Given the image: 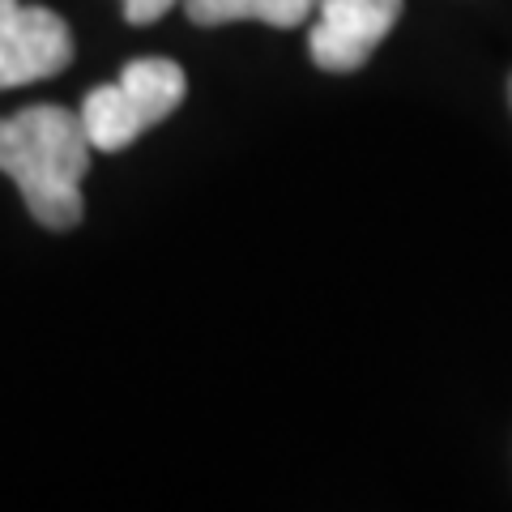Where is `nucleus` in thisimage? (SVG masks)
Returning a JSON list of instances; mask_svg holds the SVG:
<instances>
[{
    "label": "nucleus",
    "instance_id": "nucleus-1",
    "mask_svg": "<svg viewBox=\"0 0 512 512\" xmlns=\"http://www.w3.org/2000/svg\"><path fill=\"white\" fill-rule=\"evenodd\" d=\"M90 137L77 111L56 103L26 107L0 120V171L22 188V201L47 231H73L86 214L82 180L90 171Z\"/></svg>",
    "mask_w": 512,
    "mask_h": 512
},
{
    "label": "nucleus",
    "instance_id": "nucleus-2",
    "mask_svg": "<svg viewBox=\"0 0 512 512\" xmlns=\"http://www.w3.org/2000/svg\"><path fill=\"white\" fill-rule=\"evenodd\" d=\"M184 94H188V77L180 64L167 56H146V60L124 64L116 82L94 86L82 99L77 120H82L94 150L116 154L124 146H133L146 128L167 120L184 103Z\"/></svg>",
    "mask_w": 512,
    "mask_h": 512
},
{
    "label": "nucleus",
    "instance_id": "nucleus-3",
    "mask_svg": "<svg viewBox=\"0 0 512 512\" xmlns=\"http://www.w3.org/2000/svg\"><path fill=\"white\" fill-rule=\"evenodd\" d=\"M73 60L69 22L56 9L0 0V90L56 77Z\"/></svg>",
    "mask_w": 512,
    "mask_h": 512
},
{
    "label": "nucleus",
    "instance_id": "nucleus-4",
    "mask_svg": "<svg viewBox=\"0 0 512 512\" xmlns=\"http://www.w3.org/2000/svg\"><path fill=\"white\" fill-rule=\"evenodd\" d=\"M308 56L325 73H355L389 39L402 18V0H316Z\"/></svg>",
    "mask_w": 512,
    "mask_h": 512
},
{
    "label": "nucleus",
    "instance_id": "nucleus-5",
    "mask_svg": "<svg viewBox=\"0 0 512 512\" xmlns=\"http://www.w3.org/2000/svg\"><path fill=\"white\" fill-rule=\"evenodd\" d=\"M316 0H184V13L197 26L227 22H265L278 30H295L312 18Z\"/></svg>",
    "mask_w": 512,
    "mask_h": 512
},
{
    "label": "nucleus",
    "instance_id": "nucleus-6",
    "mask_svg": "<svg viewBox=\"0 0 512 512\" xmlns=\"http://www.w3.org/2000/svg\"><path fill=\"white\" fill-rule=\"evenodd\" d=\"M175 5H180V0H124V18L133 26H154L158 18H167Z\"/></svg>",
    "mask_w": 512,
    "mask_h": 512
},
{
    "label": "nucleus",
    "instance_id": "nucleus-7",
    "mask_svg": "<svg viewBox=\"0 0 512 512\" xmlns=\"http://www.w3.org/2000/svg\"><path fill=\"white\" fill-rule=\"evenodd\" d=\"M508 99H512V82H508Z\"/></svg>",
    "mask_w": 512,
    "mask_h": 512
}]
</instances>
